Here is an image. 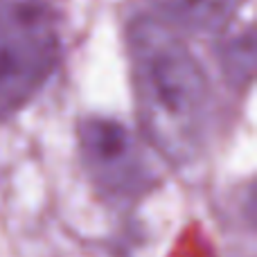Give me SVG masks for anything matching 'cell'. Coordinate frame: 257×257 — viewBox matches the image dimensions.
Returning a JSON list of instances; mask_svg holds the SVG:
<instances>
[{
    "mask_svg": "<svg viewBox=\"0 0 257 257\" xmlns=\"http://www.w3.org/2000/svg\"><path fill=\"white\" fill-rule=\"evenodd\" d=\"M79 156L90 183L113 201H136L154 185V174L131 131L115 120L90 117L79 126Z\"/></svg>",
    "mask_w": 257,
    "mask_h": 257,
    "instance_id": "obj_3",
    "label": "cell"
},
{
    "mask_svg": "<svg viewBox=\"0 0 257 257\" xmlns=\"http://www.w3.org/2000/svg\"><path fill=\"white\" fill-rule=\"evenodd\" d=\"M128 59L145 138L169 163H194L212 128V95L201 63L181 36L156 18H138L131 25Z\"/></svg>",
    "mask_w": 257,
    "mask_h": 257,
    "instance_id": "obj_1",
    "label": "cell"
},
{
    "mask_svg": "<svg viewBox=\"0 0 257 257\" xmlns=\"http://www.w3.org/2000/svg\"><path fill=\"white\" fill-rule=\"evenodd\" d=\"M241 0H165L176 25L192 32H219L232 21Z\"/></svg>",
    "mask_w": 257,
    "mask_h": 257,
    "instance_id": "obj_4",
    "label": "cell"
},
{
    "mask_svg": "<svg viewBox=\"0 0 257 257\" xmlns=\"http://www.w3.org/2000/svg\"><path fill=\"white\" fill-rule=\"evenodd\" d=\"M59 52V16L50 0H0V117L43 88Z\"/></svg>",
    "mask_w": 257,
    "mask_h": 257,
    "instance_id": "obj_2",
    "label": "cell"
},
{
    "mask_svg": "<svg viewBox=\"0 0 257 257\" xmlns=\"http://www.w3.org/2000/svg\"><path fill=\"white\" fill-rule=\"evenodd\" d=\"M226 68L235 79H239V84H241V75L248 79L250 68H253V43L246 45V50H239V41H235L226 52Z\"/></svg>",
    "mask_w": 257,
    "mask_h": 257,
    "instance_id": "obj_5",
    "label": "cell"
}]
</instances>
